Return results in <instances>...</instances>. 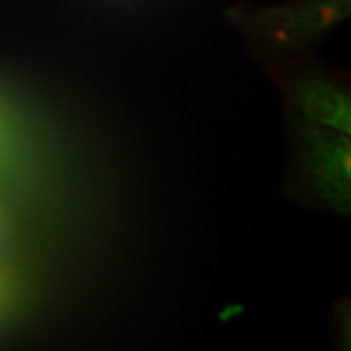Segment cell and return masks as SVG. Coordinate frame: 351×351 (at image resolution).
<instances>
[{
    "instance_id": "cell-2",
    "label": "cell",
    "mask_w": 351,
    "mask_h": 351,
    "mask_svg": "<svg viewBox=\"0 0 351 351\" xmlns=\"http://www.w3.org/2000/svg\"><path fill=\"white\" fill-rule=\"evenodd\" d=\"M291 98L307 122L351 134L350 96L322 77H304L293 83Z\"/></svg>"
},
{
    "instance_id": "cell-1",
    "label": "cell",
    "mask_w": 351,
    "mask_h": 351,
    "mask_svg": "<svg viewBox=\"0 0 351 351\" xmlns=\"http://www.w3.org/2000/svg\"><path fill=\"white\" fill-rule=\"evenodd\" d=\"M296 182L307 199L337 212L350 208V137L295 117Z\"/></svg>"
}]
</instances>
